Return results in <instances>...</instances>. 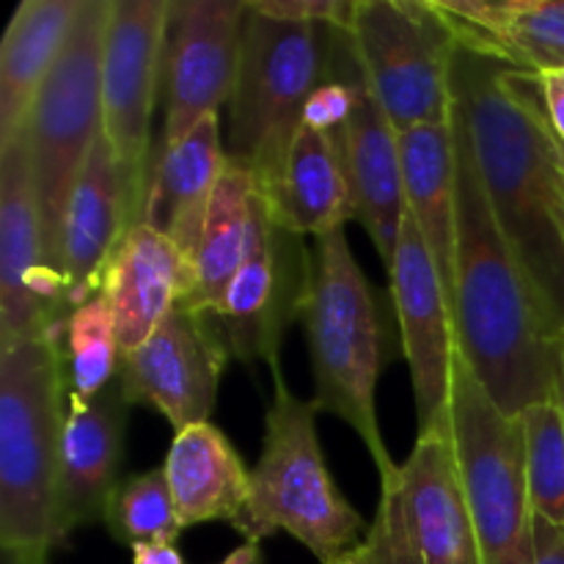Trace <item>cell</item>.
<instances>
[{"mask_svg": "<svg viewBox=\"0 0 564 564\" xmlns=\"http://www.w3.org/2000/svg\"><path fill=\"white\" fill-rule=\"evenodd\" d=\"M452 105L496 220L564 336V169L534 72L460 47Z\"/></svg>", "mask_w": 564, "mask_h": 564, "instance_id": "cell-1", "label": "cell"}, {"mask_svg": "<svg viewBox=\"0 0 564 564\" xmlns=\"http://www.w3.org/2000/svg\"><path fill=\"white\" fill-rule=\"evenodd\" d=\"M457 154V347L479 383L512 416L560 400L564 336L496 220L463 119Z\"/></svg>", "mask_w": 564, "mask_h": 564, "instance_id": "cell-2", "label": "cell"}, {"mask_svg": "<svg viewBox=\"0 0 564 564\" xmlns=\"http://www.w3.org/2000/svg\"><path fill=\"white\" fill-rule=\"evenodd\" d=\"M301 323L312 356L314 402L364 441L383 482L400 468L386 449L375 402L389 341L380 303L352 257L345 229L314 240Z\"/></svg>", "mask_w": 564, "mask_h": 564, "instance_id": "cell-3", "label": "cell"}, {"mask_svg": "<svg viewBox=\"0 0 564 564\" xmlns=\"http://www.w3.org/2000/svg\"><path fill=\"white\" fill-rule=\"evenodd\" d=\"M61 328L0 350V551L47 560L66 380Z\"/></svg>", "mask_w": 564, "mask_h": 564, "instance_id": "cell-4", "label": "cell"}, {"mask_svg": "<svg viewBox=\"0 0 564 564\" xmlns=\"http://www.w3.org/2000/svg\"><path fill=\"white\" fill-rule=\"evenodd\" d=\"M273 402L264 416L262 455L251 471V496L231 523L242 540L290 534L319 562L350 554L367 538L361 512L341 496L317 438V402L286 386L281 364H270Z\"/></svg>", "mask_w": 564, "mask_h": 564, "instance_id": "cell-5", "label": "cell"}, {"mask_svg": "<svg viewBox=\"0 0 564 564\" xmlns=\"http://www.w3.org/2000/svg\"><path fill=\"white\" fill-rule=\"evenodd\" d=\"M113 0H86L22 130L47 264L61 275V237L75 182L102 135V58ZM64 279V275H61Z\"/></svg>", "mask_w": 564, "mask_h": 564, "instance_id": "cell-6", "label": "cell"}, {"mask_svg": "<svg viewBox=\"0 0 564 564\" xmlns=\"http://www.w3.org/2000/svg\"><path fill=\"white\" fill-rule=\"evenodd\" d=\"M328 64V28L295 25L248 6L240 64L229 99L226 158L273 185L286 152L303 127L308 97Z\"/></svg>", "mask_w": 564, "mask_h": 564, "instance_id": "cell-7", "label": "cell"}, {"mask_svg": "<svg viewBox=\"0 0 564 564\" xmlns=\"http://www.w3.org/2000/svg\"><path fill=\"white\" fill-rule=\"evenodd\" d=\"M367 564H485L457 466L452 413L419 430L405 463L380 482V507L358 545Z\"/></svg>", "mask_w": 564, "mask_h": 564, "instance_id": "cell-8", "label": "cell"}, {"mask_svg": "<svg viewBox=\"0 0 564 564\" xmlns=\"http://www.w3.org/2000/svg\"><path fill=\"white\" fill-rule=\"evenodd\" d=\"M452 433L468 510L485 564H532V499L521 416L488 394L457 352L452 375Z\"/></svg>", "mask_w": 564, "mask_h": 564, "instance_id": "cell-9", "label": "cell"}, {"mask_svg": "<svg viewBox=\"0 0 564 564\" xmlns=\"http://www.w3.org/2000/svg\"><path fill=\"white\" fill-rule=\"evenodd\" d=\"M347 33L400 135L452 119V66L460 42L433 0H356Z\"/></svg>", "mask_w": 564, "mask_h": 564, "instance_id": "cell-10", "label": "cell"}, {"mask_svg": "<svg viewBox=\"0 0 564 564\" xmlns=\"http://www.w3.org/2000/svg\"><path fill=\"white\" fill-rule=\"evenodd\" d=\"M171 0H113L102 58V132L119 163L135 226L152 174V116L163 88Z\"/></svg>", "mask_w": 564, "mask_h": 564, "instance_id": "cell-11", "label": "cell"}, {"mask_svg": "<svg viewBox=\"0 0 564 564\" xmlns=\"http://www.w3.org/2000/svg\"><path fill=\"white\" fill-rule=\"evenodd\" d=\"M229 358L218 317L176 303L141 347L121 356V394L127 405L158 411L180 433L209 422Z\"/></svg>", "mask_w": 564, "mask_h": 564, "instance_id": "cell-12", "label": "cell"}, {"mask_svg": "<svg viewBox=\"0 0 564 564\" xmlns=\"http://www.w3.org/2000/svg\"><path fill=\"white\" fill-rule=\"evenodd\" d=\"M66 319V286L44 257L25 138L0 143V350Z\"/></svg>", "mask_w": 564, "mask_h": 564, "instance_id": "cell-13", "label": "cell"}, {"mask_svg": "<svg viewBox=\"0 0 564 564\" xmlns=\"http://www.w3.org/2000/svg\"><path fill=\"white\" fill-rule=\"evenodd\" d=\"M248 0H171L163 50L165 124L160 147L182 141L229 105ZM158 147V149H160Z\"/></svg>", "mask_w": 564, "mask_h": 564, "instance_id": "cell-14", "label": "cell"}, {"mask_svg": "<svg viewBox=\"0 0 564 564\" xmlns=\"http://www.w3.org/2000/svg\"><path fill=\"white\" fill-rule=\"evenodd\" d=\"M389 281L402 352L411 367L419 430H427L449 413L452 375L460 347L441 275L408 213L389 264Z\"/></svg>", "mask_w": 564, "mask_h": 564, "instance_id": "cell-15", "label": "cell"}, {"mask_svg": "<svg viewBox=\"0 0 564 564\" xmlns=\"http://www.w3.org/2000/svg\"><path fill=\"white\" fill-rule=\"evenodd\" d=\"M312 251L306 237L281 229L270 220L257 248L231 279L215 308L231 358L253 364L279 361L286 328L301 317L308 292Z\"/></svg>", "mask_w": 564, "mask_h": 564, "instance_id": "cell-16", "label": "cell"}, {"mask_svg": "<svg viewBox=\"0 0 564 564\" xmlns=\"http://www.w3.org/2000/svg\"><path fill=\"white\" fill-rule=\"evenodd\" d=\"M127 408L119 380L88 400L66 394L55 477V545L105 518L110 494L121 482Z\"/></svg>", "mask_w": 564, "mask_h": 564, "instance_id": "cell-17", "label": "cell"}, {"mask_svg": "<svg viewBox=\"0 0 564 564\" xmlns=\"http://www.w3.org/2000/svg\"><path fill=\"white\" fill-rule=\"evenodd\" d=\"M135 226L130 196L105 132L94 143L75 182L61 237L66 317L102 292L105 270L127 231Z\"/></svg>", "mask_w": 564, "mask_h": 564, "instance_id": "cell-18", "label": "cell"}, {"mask_svg": "<svg viewBox=\"0 0 564 564\" xmlns=\"http://www.w3.org/2000/svg\"><path fill=\"white\" fill-rule=\"evenodd\" d=\"M350 182L356 220L367 229L386 270L394 259L397 237L405 220V176H402L400 132L380 108L358 64V102L345 130L336 135Z\"/></svg>", "mask_w": 564, "mask_h": 564, "instance_id": "cell-19", "label": "cell"}, {"mask_svg": "<svg viewBox=\"0 0 564 564\" xmlns=\"http://www.w3.org/2000/svg\"><path fill=\"white\" fill-rule=\"evenodd\" d=\"M193 290V262L152 226H132L105 270L102 292L119 328L121 356L141 347Z\"/></svg>", "mask_w": 564, "mask_h": 564, "instance_id": "cell-20", "label": "cell"}, {"mask_svg": "<svg viewBox=\"0 0 564 564\" xmlns=\"http://www.w3.org/2000/svg\"><path fill=\"white\" fill-rule=\"evenodd\" d=\"M226 163L218 116L198 121L182 141L154 152L141 224L169 237L191 262Z\"/></svg>", "mask_w": 564, "mask_h": 564, "instance_id": "cell-21", "label": "cell"}, {"mask_svg": "<svg viewBox=\"0 0 564 564\" xmlns=\"http://www.w3.org/2000/svg\"><path fill=\"white\" fill-rule=\"evenodd\" d=\"M463 50L516 69H564V0H433Z\"/></svg>", "mask_w": 564, "mask_h": 564, "instance_id": "cell-22", "label": "cell"}, {"mask_svg": "<svg viewBox=\"0 0 564 564\" xmlns=\"http://www.w3.org/2000/svg\"><path fill=\"white\" fill-rule=\"evenodd\" d=\"M400 152L408 215L433 257L446 301L455 314L457 154L452 119L402 132Z\"/></svg>", "mask_w": 564, "mask_h": 564, "instance_id": "cell-23", "label": "cell"}, {"mask_svg": "<svg viewBox=\"0 0 564 564\" xmlns=\"http://www.w3.org/2000/svg\"><path fill=\"white\" fill-rule=\"evenodd\" d=\"M270 220L273 213L257 176L242 165L226 163L193 257V290L182 303L215 312Z\"/></svg>", "mask_w": 564, "mask_h": 564, "instance_id": "cell-24", "label": "cell"}, {"mask_svg": "<svg viewBox=\"0 0 564 564\" xmlns=\"http://www.w3.org/2000/svg\"><path fill=\"white\" fill-rule=\"evenodd\" d=\"M262 193L275 224L297 237L317 240L356 220L339 141L308 127H301L279 176Z\"/></svg>", "mask_w": 564, "mask_h": 564, "instance_id": "cell-25", "label": "cell"}, {"mask_svg": "<svg viewBox=\"0 0 564 564\" xmlns=\"http://www.w3.org/2000/svg\"><path fill=\"white\" fill-rule=\"evenodd\" d=\"M86 0H22L0 42V143L22 135Z\"/></svg>", "mask_w": 564, "mask_h": 564, "instance_id": "cell-26", "label": "cell"}, {"mask_svg": "<svg viewBox=\"0 0 564 564\" xmlns=\"http://www.w3.org/2000/svg\"><path fill=\"white\" fill-rule=\"evenodd\" d=\"M163 468L185 529L213 521L235 523L246 510L251 471L213 422L174 433Z\"/></svg>", "mask_w": 564, "mask_h": 564, "instance_id": "cell-27", "label": "cell"}, {"mask_svg": "<svg viewBox=\"0 0 564 564\" xmlns=\"http://www.w3.org/2000/svg\"><path fill=\"white\" fill-rule=\"evenodd\" d=\"M69 391L77 397H97L119 380L121 341L116 314L105 292L77 306L61 328Z\"/></svg>", "mask_w": 564, "mask_h": 564, "instance_id": "cell-28", "label": "cell"}, {"mask_svg": "<svg viewBox=\"0 0 564 564\" xmlns=\"http://www.w3.org/2000/svg\"><path fill=\"white\" fill-rule=\"evenodd\" d=\"M102 521L113 540L127 549L152 540L176 543L185 532L163 466L121 479L110 494Z\"/></svg>", "mask_w": 564, "mask_h": 564, "instance_id": "cell-29", "label": "cell"}, {"mask_svg": "<svg viewBox=\"0 0 564 564\" xmlns=\"http://www.w3.org/2000/svg\"><path fill=\"white\" fill-rule=\"evenodd\" d=\"M532 512L564 527V413L560 400L538 402L521 413Z\"/></svg>", "mask_w": 564, "mask_h": 564, "instance_id": "cell-30", "label": "cell"}, {"mask_svg": "<svg viewBox=\"0 0 564 564\" xmlns=\"http://www.w3.org/2000/svg\"><path fill=\"white\" fill-rule=\"evenodd\" d=\"M253 11L279 22H295V25H323L347 31L352 20V3L347 0H248Z\"/></svg>", "mask_w": 564, "mask_h": 564, "instance_id": "cell-31", "label": "cell"}, {"mask_svg": "<svg viewBox=\"0 0 564 564\" xmlns=\"http://www.w3.org/2000/svg\"><path fill=\"white\" fill-rule=\"evenodd\" d=\"M534 80H538L545 121H549L556 141L564 147V69L534 72Z\"/></svg>", "mask_w": 564, "mask_h": 564, "instance_id": "cell-32", "label": "cell"}, {"mask_svg": "<svg viewBox=\"0 0 564 564\" xmlns=\"http://www.w3.org/2000/svg\"><path fill=\"white\" fill-rule=\"evenodd\" d=\"M532 545V564H564V527H556V523H549L534 516Z\"/></svg>", "mask_w": 564, "mask_h": 564, "instance_id": "cell-33", "label": "cell"}, {"mask_svg": "<svg viewBox=\"0 0 564 564\" xmlns=\"http://www.w3.org/2000/svg\"><path fill=\"white\" fill-rule=\"evenodd\" d=\"M132 564H185L180 545L152 540V543H135L130 549Z\"/></svg>", "mask_w": 564, "mask_h": 564, "instance_id": "cell-34", "label": "cell"}, {"mask_svg": "<svg viewBox=\"0 0 564 564\" xmlns=\"http://www.w3.org/2000/svg\"><path fill=\"white\" fill-rule=\"evenodd\" d=\"M218 564H262V543H259V540H242V543Z\"/></svg>", "mask_w": 564, "mask_h": 564, "instance_id": "cell-35", "label": "cell"}, {"mask_svg": "<svg viewBox=\"0 0 564 564\" xmlns=\"http://www.w3.org/2000/svg\"><path fill=\"white\" fill-rule=\"evenodd\" d=\"M3 564H47V560H42V556H25V554H14V551H3Z\"/></svg>", "mask_w": 564, "mask_h": 564, "instance_id": "cell-36", "label": "cell"}, {"mask_svg": "<svg viewBox=\"0 0 564 564\" xmlns=\"http://www.w3.org/2000/svg\"><path fill=\"white\" fill-rule=\"evenodd\" d=\"M328 564H367L361 560V554H358L356 549L350 551V554H345V556H339V560H334V562H328Z\"/></svg>", "mask_w": 564, "mask_h": 564, "instance_id": "cell-37", "label": "cell"}, {"mask_svg": "<svg viewBox=\"0 0 564 564\" xmlns=\"http://www.w3.org/2000/svg\"><path fill=\"white\" fill-rule=\"evenodd\" d=\"M560 405H562V413H564V356H562V380H560Z\"/></svg>", "mask_w": 564, "mask_h": 564, "instance_id": "cell-38", "label": "cell"}, {"mask_svg": "<svg viewBox=\"0 0 564 564\" xmlns=\"http://www.w3.org/2000/svg\"><path fill=\"white\" fill-rule=\"evenodd\" d=\"M556 149H560V160H562V169H564V147L560 141H556Z\"/></svg>", "mask_w": 564, "mask_h": 564, "instance_id": "cell-39", "label": "cell"}]
</instances>
